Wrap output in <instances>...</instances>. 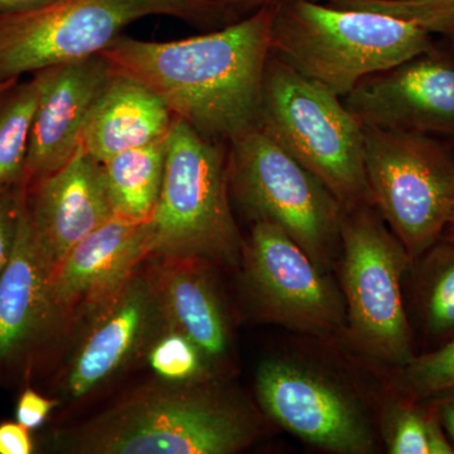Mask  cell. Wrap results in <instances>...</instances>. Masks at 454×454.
<instances>
[{
  "label": "cell",
  "mask_w": 454,
  "mask_h": 454,
  "mask_svg": "<svg viewBox=\"0 0 454 454\" xmlns=\"http://www.w3.org/2000/svg\"><path fill=\"white\" fill-rule=\"evenodd\" d=\"M273 8L177 41L121 35L100 55L202 137L229 145L260 127Z\"/></svg>",
  "instance_id": "cell-1"
},
{
  "label": "cell",
  "mask_w": 454,
  "mask_h": 454,
  "mask_svg": "<svg viewBox=\"0 0 454 454\" xmlns=\"http://www.w3.org/2000/svg\"><path fill=\"white\" fill-rule=\"evenodd\" d=\"M433 35L378 12L288 0L273 8L270 47L286 65L343 98L366 77L434 46Z\"/></svg>",
  "instance_id": "cell-2"
},
{
  "label": "cell",
  "mask_w": 454,
  "mask_h": 454,
  "mask_svg": "<svg viewBox=\"0 0 454 454\" xmlns=\"http://www.w3.org/2000/svg\"><path fill=\"white\" fill-rule=\"evenodd\" d=\"M170 17L203 32L241 20L212 0H50L0 13V82L100 55L128 26Z\"/></svg>",
  "instance_id": "cell-3"
},
{
  "label": "cell",
  "mask_w": 454,
  "mask_h": 454,
  "mask_svg": "<svg viewBox=\"0 0 454 454\" xmlns=\"http://www.w3.org/2000/svg\"><path fill=\"white\" fill-rule=\"evenodd\" d=\"M253 414L200 384L145 391L98 418L68 450L97 454H231L256 435Z\"/></svg>",
  "instance_id": "cell-4"
},
{
  "label": "cell",
  "mask_w": 454,
  "mask_h": 454,
  "mask_svg": "<svg viewBox=\"0 0 454 454\" xmlns=\"http://www.w3.org/2000/svg\"><path fill=\"white\" fill-rule=\"evenodd\" d=\"M259 128L321 179L343 210L373 206L363 125L342 98L273 53L265 66Z\"/></svg>",
  "instance_id": "cell-5"
},
{
  "label": "cell",
  "mask_w": 454,
  "mask_h": 454,
  "mask_svg": "<svg viewBox=\"0 0 454 454\" xmlns=\"http://www.w3.org/2000/svg\"><path fill=\"white\" fill-rule=\"evenodd\" d=\"M151 230L152 254L168 259L234 265L243 252L230 203L227 145L176 116Z\"/></svg>",
  "instance_id": "cell-6"
},
{
  "label": "cell",
  "mask_w": 454,
  "mask_h": 454,
  "mask_svg": "<svg viewBox=\"0 0 454 454\" xmlns=\"http://www.w3.org/2000/svg\"><path fill=\"white\" fill-rule=\"evenodd\" d=\"M340 255L346 331L367 356L399 369L415 355L403 298L413 262L372 205L343 210Z\"/></svg>",
  "instance_id": "cell-7"
},
{
  "label": "cell",
  "mask_w": 454,
  "mask_h": 454,
  "mask_svg": "<svg viewBox=\"0 0 454 454\" xmlns=\"http://www.w3.org/2000/svg\"><path fill=\"white\" fill-rule=\"evenodd\" d=\"M227 157L230 193L247 216L280 227L317 264L333 268L343 207L324 182L260 128L230 142Z\"/></svg>",
  "instance_id": "cell-8"
},
{
  "label": "cell",
  "mask_w": 454,
  "mask_h": 454,
  "mask_svg": "<svg viewBox=\"0 0 454 454\" xmlns=\"http://www.w3.org/2000/svg\"><path fill=\"white\" fill-rule=\"evenodd\" d=\"M373 207L411 262L443 235L454 206V154L437 137L364 127Z\"/></svg>",
  "instance_id": "cell-9"
},
{
  "label": "cell",
  "mask_w": 454,
  "mask_h": 454,
  "mask_svg": "<svg viewBox=\"0 0 454 454\" xmlns=\"http://www.w3.org/2000/svg\"><path fill=\"white\" fill-rule=\"evenodd\" d=\"M241 253L253 300L267 321L316 337L348 330L342 292L280 227L254 221Z\"/></svg>",
  "instance_id": "cell-10"
},
{
  "label": "cell",
  "mask_w": 454,
  "mask_h": 454,
  "mask_svg": "<svg viewBox=\"0 0 454 454\" xmlns=\"http://www.w3.org/2000/svg\"><path fill=\"white\" fill-rule=\"evenodd\" d=\"M264 413L312 446L340 454H369L378 439L351 391L321 370L289 357H271L256 372Z\"/></svg>",
  "instance_id": "cell-11"
},
{
  "label": "cell",
  "mask_w": 454,
  "mask_h": 454,
  "mask_svg": "<svg viewBox=\"0 0 454 454\" xmlns=\"http://www.w3.org/2000/svg\"><path fill=\"white\" fill-rule=\"evenodd\" d=\"M363 127L454 140V56L437 43L373 74L342 98Z\"/></svg>",
  "instance_id": "cell-12"
},
{
  "label": "cell",
  "mask_w": 454,
  "mask_h": 454,
  "mask_svg": "<svg viewBox=\"0 0 454 454\" xmlns=\"http://www.w3.org/2000/svg\"><path fill=\"white\" fill-rule=\"evenodd\" d=\"M26 203L52 274L74 245L115 216L103 163L82 146L70 162L26 187Z\"/></svg>",
  "instance_id": "cell-13"
},
{
  "label": "cell",
  "mask_w": 454,
  "mask_h": 454,
  "mask_svg": "<svg viewBox=\"0 0 454 454\" xmlns=\"http://www.w3.org/2000/svg\"><path fill=\"white\" fill-rule=\"evenodd\" d=\"M114 71L101 55L50 67L33 118L23 186L70 162L82 146L90 110Z\"/></svg>",
  "instance_id": "cell-14"
},
{
  "label": "cell",
  "mask_w": 454,
  "mask_h": 454,
  "mask_svg": "<svg viewBox=\"0 0 454 454\" xmlns=\"http://www.w3.org/2000/svg\"><path fill=\"white\" fill-rule=\"evenodd\" d=\"M51 278L52 270L33 231L25 191L13 249L0 274V372L29 365L59 317L51 295Z\"/></svg>",
  "instance_id": "cell-15"
},
{
  "label": "cell",
  "mask_w": 454,
  "mask_h": 454,
  "mask_svg": "<svg viewBox=\"0 0 454 454\" xmlns=\"http://www.w3.org/2000/svg\"><path fill=\"white\" fill-rule=\"evenodd\" d=\"M152 254L151 221L114 216L74 245L51 278L57 315L77 307H101L134 277Z\"/></svg>",
  "instance_id": "cell-16"
},
{
  "label": "cell",
  "mask_w": 454,
  "mask_h": 454,
  "mask_svg": "<svg viewBox=\"0 0 454 454\" xmlns=\"http://www.w3.org/2000/svg\"><path fill=\"white\" fill-rule=\"evenodd\" d=\"M157 307L153 286L138 277L100 307V316L71 366V395H86L127 363L145 339Z\"/></svg>",
  "instance_id": "cell-17"
},
{
  "label": "cell",
  "mask_w": 454,
  "mask_h": 454,
  "mask_svg": "<svg viewBox=\"0 0 454 454\" xmlns=\"http://www.w3.org/2000/svg\"><path fill=\"white\" fill-rule=\"evenodd\" d=\"M173 121L175 115L162 98L115 70L90 110L82 146L104 163L121 152L166 139Z\"/></svg>",
  "instance_id": "cell-18"
},
{
  "label": "cell",
  "mask_w": 454,
  "mask_h": 454,
  "mask_svg": "<svg viewBox=\"0 0 454 454\" xmlns=\"http://www.w3.org/2000/svg\"><path fill=\"white\" fill-rule=\"evenodd\" d=\"M153 286L158 309L172 330L184 334L208 360L229 349V327L216 289L199 260L170 259Z\"/></svg>",
  "instance_id": "cell-19"
},
{
  "label": "cell",
  "mask_w": 454,
  "mask_h": 454,
  "mask_svg": "<svg viewBox=\"0 0 454 454\" xmlns=\"http://www.w3.org/2000/svg\"><path fill=\"white\" fill-rule=\"evenodd\" d=\"M167 138L121 152L103 163L116 217L134 223H148L153 217L162 190Z\"/></svg>",
  "instance_id": "cell-20"
},
{
  "label": "cell",
  "mask_w": 454,
  "mask_h": 454,
  "mask_svg": "<svg viewBox=\"0 0 454 454\" xmlns=\"http://www.w3.org/2000/svg\"><path fill=\"white\" fill-rule=\"evenodd\" d=\"M414 270L415 310L432 348L454 337V243L441 238L419 256Z\"/></svg>",
  "instance_id": "cell-21"
},
{
  "label": "cell",
  "mask_w": 454,
  "mask_h": 454,
  "mask_svg": "<svg viewBox=\"0 0 454 454\" xmlns=\"http://www.w3.org/2000/svg\"><path fill=\"white\" fill-rule=\"evenodd\" d=\"M50 68L0 91V188L20 186L25 181L27 154L35 109Z\"/></svg>",
  "instance_id": "cell-22"
},
{
  "label": "cell",
  "mask_w": 454,
  "mask_h": 454,
  "mask_svg": "<svg viewBox=\"0 0 454 454\" xmlns=\"http://www.w3.org/2000/svg\"><path fill=\"white\" fill-rule=\"evenodd\" d=\"M382 408L381 433L391 454H454V444L428 402L396 390Z\"/></svg>",
  "instance_id": "cell-23"
},
{
  "label": "cell",
  "mask_w": 454,
  "mask_h": 454,
  "mask_svg": "<svg viewBox=\"0 0 454 454\" xmlns=\"http://www.w3.org/2000/svg\"><path fill=\"white\" fill-rule=\"evenodd\" d=\"M395 389L429 402L454 391V337L437 348L415 354L396 369Z\"/></svg>",
  "instance_id": "cell-24"
},
{
  "label": "cell",
  "mask_w": 454,
  "mask_h": 454,
  "mask_svg": "<svg viewBox=\"0 0 454 454\" xmlns=\"http://www.w3.org/2000/svg\"><path fill=\"white\" fill-rule=\"evenodd\" d=\"M208 360L184 334L172 330L149 352V364L158 376L176 384H200L210 378Z\"/></svg>",
  "instance_id": "cell-25"
},
{
  "label": "cell",
  "mask_w": 454,
  "mask_h": 454,
  "mask_svg": "<svg viewBox=\"0 0 454 454\" xmlns=\"http://www.w3.org/2000/svg\"><path fill=\"white\" fill-rule=\"evenodd\" d=\"M337 8L378 12L409 20L432 35L454 29V0H319Z\"/></svg>",
  "instance_id": "cell-26"
},
{
  "label": "cell",
  "mask_w": 454,
  "mask_h": 454,
  "mask_svg": "<svg viewBox=\"0 0 454 454\" xmlns=\"http://www.w3.org/2000/svg\"><path fill=\"white\" fill-rule=\"evenodd\" d=\"M25 191L23 184L0 188V274L7 265L13 249L18 215Z\"/></svg>",
  "instance_id": "cell-27"
},
{
  "label": "cell",
  "mask_w": 454,
  "mask_h": 454,
  "mask_svg": "<svg viewBox=\"0 0 454 454\" xmlns=\"http://www.w3.org/2000/svg\"><path fill=\"white\" fill-rule=\"evenodd\" d=\"M56 402L42 396L37 391L26 389L17 402L16 419L27 429L35 430L46 422Z\"/></svg>",
  "instance_id": "cell-28"
},
{
  "label": "cell",
  "mask_w": 454,
  "mask_h": 454,
  "mask_svg": "<svg viewBox=\"0 0 454 454\" xmlns=\"http://www.w3.org/2000/svg\"><path fill=\"white\" fill-rule=\"evenodd\" d=\"M35 443L31 430L22 424L14 422L0 423V454H31Z\"/></svg>",
  "instance_id": "cell-29"
},
{
  "label": "cell",
  "mask_w": 454,
  "mask_h": 454,
  "mask_svg": "<svg viewBox=\"0 0 454 454\" xmlns=\"http://www.w3.org/2000/svg\"><path fill=\"white\" fill-rule=\"evenodd\" d=\"M428 403L434 409L439 422L446 430L448 438L454 444V391L429 400Z\"/></svg>",
  "instance_id": "cell-30"
},
{
  "label": "cell",
  "mask_w": 454,
  "mask_h": 454,
  "mask_svg": "<svg viewBox=\"0 0 454 454\" xmlns=\"http://www.w3.org/2000/svg\"><path fill=\"white\" fill-rule=\"evenodd\" d=\"M212 2L219 3L238 16L244 18L259 9L276 7L280 3L288 2V0H212Z\"/></svg>",
  "instance_id": "cell-31"
},
{
  "label": "cell",
  "mask_w": 454,
  "mask_h": 454,
  "mask_svg": "<svg viewBox=\"0 0 454 454\" xmlns=\"http://www.w3.org/2000/svg\"><path fill=\"white\" fill-rule=\"evenodd\" d=\"M50 0H0V13L2 12L25 11L44 4Z\"/></svg>",
  "instance_id": "cell-32"
},
{
  "label": "cell",
  "mask_w": 454,
  "mask_h": 454,
  "mask_svg": "<svg viewBox=\"0 0 454 454\" xmlns=\"http://www.w3.org/2000/svg\"><path fill=\"white\" fill-rule=\"evenodd\" d=\"M442 238L447 239V240L453 241L454 243V206L452 211H450V219H448L446 229H444Z\"/></svg>",
  "instance_id": "cell-33"
},
{
  "label": "cell",
  "mask_w": 454,
  "mask_h": 454,
  "mask_svg": "<svg viewBox=\"0 0 454 454\" xmlns=\"http://www.w3.org/2000/svg\"><path fill=\"white\" fill-rule=\"evenodd\" d=\"M443 38L444 46H446L447 49L450 50V52H452V55L454 56V29L453 31L447 33V35H444Z\"/></svg>",
  "instance_id": "cell-34"
},
{
  "label": "cell",
  "mask_w": 454,
  "mask_h": 454,
  "mask_svg": "<svg viewBox=\"0 0 454 454\" xmlns=\"http://www.w3.org/2000/svg\"><path fill=\"white\" fill-rule=\"evenodd\" d=\"M17 80H11V82H0V91H3V90L7 89L8 86H11L12 83L17 82Z\"/></svg>",
  "instance_id": "cell-35"
}]
</instances>
